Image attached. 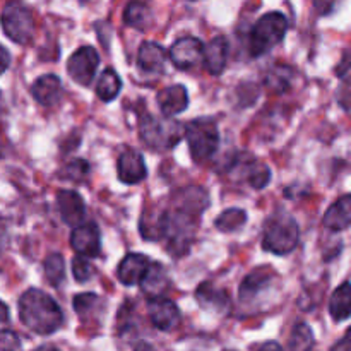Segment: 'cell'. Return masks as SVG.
Segmentation results:
<instances>
[{
	"label": "cell",
	"instance_id": "obj_15",
	"mask_svg": "<svg viewBox=\"0 0 351 351\" xmlns=\"http://www.w3.org/2000/svg\"><path fill=\"white\" fill-rule=\"evenodd\" d=\"M149 259L144 254H127L117 267V278L125 287L139 285L149 267Z\"/></svg>",
	"mask_w": 351,
	"mask_h": 351
},
{
	"label": "cell",
	"instance_id": "obj_11",
	"mask_svg": "<svg viewBox=\"0 0 351 351\" xmlns=\"http://www.w3.org/2000/svg\"><path fill=\"white\" fill-rule=\"evenodd\" d=\"M71 247L75 254L89 257H98L101 254V235L95 221H86L74 226L71 233Z\"/></svg>",
	"mask_w": 351,
	"mask_h": 351
},
{
	"label": "cell",
	"instance_id": "obj_39",
	"mask_svg": "<svg viewBox=\"0 0 351 351\" xmlns=\"http://www.w3.org/2000/svg\"><path fill=\"white\" fill-rule=\"evenodd\" d=\"M2 322L7 324L9 322V307L5 304H2Z\"/></svg>",
	"mask_w": 351,
	"mask_h": 351
},
{
	"label": "cell",
	"instance_id": "obj_36",
	"mask_svg": "<svg viewBox=\"0 0 351 351\" xmlns=\"http://www.w3.org/2000/svg\"><path fill=\"white\" fill-rule=\"evenodd\" d=\"M350 69H351V50H346L345 53H343L341 62H339V65L336 67V74H338L339 77H345L346 72H348Z\"/></svg>",
	"mask_w": 351,
	"mask_h": 351
},
{
	"label": "cell",
	"instance_id": "obj_25",
	"mask_svg": "<svg viewBox=\"0 0 351 351\" xmlns=\"http://www.w3.org/2000/svg\"><path fill=\"white\" fill-rule=\"evenodd\" d=\"M291 81H293V71L288 65L278 64L269 69L264 77V86L276 95H283L291 88Z\"/></svg>",
	"mask_w": 351,
	"mask_h": 351
},
{
	"label": "cell",
	"instance_id": "obj_2",
	"mask_svg": "<svg viewBox=\"0 0 351 351\" xmlns=\"http://www.w3.org/2000/svg\"><path fill=\"white\" fill-rule=\"evenodd\" d=\"M184 136L185 127L171 117L146 115L139 122L141 141L153 151L173 149Z\"/></svg>",
	"mask_w": 351,
	"mask_h": 351
},
{
	"label": "cell",
	"instance_id": "obj_13",
	"mask_svg": "<svg viewBox=\"0 0 351 351\" xmlns=\"http://www.w3.org/2000/svg\"><path fill=\"white\" fill-rule=\"evenodd\" d=\"M119 180L125 185H136L147 177V168L139 151L125 149L117 161Z\"/></svg>",
	"mask_w": 351,
	"mask_h": 351
},
{
	"label": "cell",
	"instance_id": "obj_29",
	"mask_svg": "<svg viewBox=\"0 0 351 351\" xmlns=\"http://www.w3.org/2000/svg\"><path fill=\"white\" fill-rule=\"evenodd\" d=\"M314 345H315V339H314V332H312L311 326L305 324V322H297L290 332L288 348L304 351V350L314 348Z\"/></svg>",
	"mask_w": 351,
	"mask_h": 351
},
{
	"label": "cell",
	"instance_id": "obj_10",
	"mask_svg": "<svg viewBox=\"0 0 351 351\" xmlns=\"http://www.w3.org/2000/svg\"><path fill=\"white\" fill-rule=\"evenodd\" d=\"M276 274L269 269V267H256L250 274L243 278L242 285H240V302L242 304H252V302L259 300L263 295L273 288Z\"/></svg>",
	"mask_w": 351,
	"mask_h": 351
},
{
	"label": "cell",
	"instance_id": "obj_20",
	"mask_svg": "<svg viewBox=\"0 0 351 351\" xmlns=\"http://www.w3.org/2000/svg\"><path fill=\"white\" fill-rule=\"evenodd\" d=\"M137 64L144 72L163 74L167 64V51L156 41H144L137 50Z\"/></svg>",
	"mask_w": 351,
	"mask_h": 351
},
{
	"label": "cell",
	"instance_id": "obj_23",
	"mask_svg": "<svg viewBox=\"0 0 351 351\" xmlns=\"http://www.w3.org/2000/svg\"><path fill=\"white\" fill-rule=\"evenodd\" d=\"M329 314L338 322L351 317V283L348 281L332 291L329 298Z\"/></svg>",
	"mask_w": 351,
	"mask_h": 351
},
{
	"label": "cell",
	"instance_id": "obj_27",
	"mask_svg": "<svg viewBox=\"0 0 351 351\" xmlns=\"http://www.w3.org/2000/svg\"><path fill=\"white\" fill-rule=\"evenodd\" d=\"M247 219H249V216H247L245 209L230 208V209H225V211L215 219V226L218 232L232 233L242 228V226L247 223Z\"/></svg>",
	"mask_w": 351,
	"mask_h": 351
},
{
	"label": "cell",
	"instance_id": "obj_3",
	"mask_svg": "<svg viewBox=\"0 0 351 351\" xmlns=\"http://www.w3.org/2000/svg\"><path fill=\"white\" fill-rule=\"evenodd\" d=\"M300 240V228L293 216L287 213H276L264 225L263 249L274 256H287L293 252Z\"/></svg>",
	"mask_w": 351,
	"mask_h": 351
},
{
	"label": "cell",
	"instance_id": "obj_14",
	"mask_svg": "<svg viewBox=\"0 0 351 351\" xmlns=\"http://www.w3.org/2000/svg\"><path fill=\"white\" fill-rule=\"evenodd\" d=\"M57 208L60 213V218L65 225L77 226L84 223L86 204L84 199L75 191H58L57 192Z\"/></svg>",
	"mask_w": 351,
	"mask_h": 351
},
{
	"label": "cell",
	"instance_id": "obj_9",
	"mask_svg": "<svg viewBox=\"0 0 351 351\" xmlns=\"http://www.w3.org/2000/svg\"><path fill=\"white\" fill-rule=\"evenodd\" d=\"M206 45L195 36H184L175 41L170 48V60L180 71L194 69L201 60H204Z\"/></svg>",
	"mask_w": 351,
	"mask_h": 351
},
{
	"label": "cell",
	"instance_id": "obj_17",
	"mask_svg": "<svg viewBox=\"0 0 351 351\" xmlns=\"http://www.w3.org/2000/svg\"><path fill=\"white\" fill-rule=\"evenodd\" d=\"M170 283L171 281L167 267L160 263H151L139 285L147 298H156L165 297V293L170 290Z\"/></svg>",
	"mask_w": 351,
	"mask_h": 351
},
{
	"label": "cell",
	"instance_id": "obj_21",
	"mask_svg": "<svg viewBox=\"0 0 351 351\" xmlns=\"http://www.w3.org/2000/svg\"><path fill=\"white\" fill-rule=\"evenodd\" d=\"M228 60V40L225 36H216L206 45L204 67L211 75L223 74Z\"/></svg>",
	"mask_w": 351,
	"mask_h": 351
},
{
	"label": "cell",
	"instance_id": "obj_30",
	"mask_svg": "<svg viewBox=\"0 0 351 351\" xmlns=\"http://www.w3.org/2000/svg\"><path fill=\"white\" fill-rule=\"evenodd\" d=\"M89 173V163L82 158H75V160L67 161L64 167L58 171V177L64 178V180L71 182H82Z\"/></svg>",
	"mask_w": 351,
	"mask_h": 351
},
{
	"label": "cell",
	"instance_id": "obj_7",
	"mask_svg": "<svg viewBox=\"0 0 351 351\" xmlns=\"http://www.w3.org/2000/svg\"><path fill=\"white\" fill-rule=\"evenodd\" d=\"M232 177H237L240 182H247L252 189L261 191L271 182V170L266 163L256 160L250 153H242L233 158L230 167Z\"/></svg>",
	"mask_w": 351,
	"mask_h": 351
},
{
	"label": "cell",
	"instance_id": "obj_18",
	"mask_svg": "<svg viewBox=\"0 0 351 351\" xmlns=\"http://www.w3.org/2000/svg\"><path fill=\"white\" fill-rule=\"evenodd\" d=\"M322 225L329 232H345L351 226V194L343 195L332 202L322 218Z\"/></svg>",
	"mask_w": 351,
	"mask_h": 351
},
{
	"label": "cell",
	"instance_id": "obj_33",
	"mask_svg": "<svg viewBox=\"0 0 351 351\" xmlns=\"http://www.w3.org/2000/svg\"><path fill=\"white\" fill-rule=\"evenodd\" d=\"M336 101L345 112H351V75H345L336 89Z\"/></svg>",
	"mask_w": 351,
	"mask_h": 351
},
{
	"label": "cell",
	"instance_id": "obj_5",
	"mask_svg": "<svg viewBox=\"0 0 351 351\" xmlns=\"http://www.w3.org/2000/svg\"><path fill=\"white\" fill-rule=\"evenodd\" d=\"M288 31V19L281 12H267L257 21L249 33V51L252 57L267 53L281 43Z\"/></svg>",
	"mask_w": 351,
	"mask_h": 351
},
{
	"label": "cell",
	"instance_id": "obj_35",
	"mask_svg": "<svg viewBox=\"0 0 351 351\" xmlns=\"http://www.w3.org/2000/svg\"><path fill=\"white\" fill-rule=\"evenodd\" d=\"M338 0H314V9L319 16H328L335 10Z\"/></svg>",
	"mask_w": 351,
	"mask_h": 351
},
{
	"label": "cell",
	"instance_id": "obj_6",
	"mask_svg": "<svg viewBox=\"0 0 351 351\" xmlns=\"http://www.w3.org/2000/svg\"><path fill=\"white\" fill-rule=\"evenodd\" d=\"M3 34L17 45H26L33 40L34 19L31 10L21 2H9L2 12Z\"/></svg>",
	"mask_w": 351,
	"mask_h": 351
},
{
	"label": "cell",
	"instance_id": "obj_34",
	"mask_svg": "<svg viewBox=\"0 0 351 351\" xmlns=\"http://www.w3.org/2000/svg\"><path fill=\"white\" fill-rule=\"evenodd\" d=\"M0 348L3 351L10 350H21L23 348V343H21L19 336L14 331H9V329H3L2 335H0Z\"/></svg>",
	"mask_w": 351,
	"mask_h": 351
},
{
	"label": "cell",
	"instance_id": "obj_40",
	"mask_svg": "<svg viewBox=\"0 0 351 351\" xmlns=\"http://www.w3.org/2000/svg\"><path fill=\"white\" fill-rule=\"evenodd\" d=\"M261 348H274V350H281V345H278V343H274V341H267V343H264V345H261Z\"/></svg>",
	"mask_w": 351,
	"mask_h": 351
},
{
	"label": "cell",
	"instance_id": "obj_32",
	"mask_svg": "<svg viewBox=\"0 0 351 351\" xmlns=\"http://www.w3.org/2000/svg\"><path fill=\"white\" fill-rule=\"evenodd\" d=\"M98 300L99 298L96 293H79L74 297L72 305H74L75 314H77L81 319H86L93 311H95Z\"/></svg>",
	"mask_w": 351,
	"mask_h": 351
},
{
	"label": "cell",
	"instance_id": "obj_24",
	"mask_svg": "<svg viewBox=\"0 0 351 351\" xmlns=\"http://www.w3.org/2000/svg\"><path fill=\"white\" fill-rule=\"evenodd\" d=\"M151 21H153L151 9L147 7V3L141 2V0H132L123 9V23L134 29L146 31L151 26Z\"/></svg>",
	"mask_w": 351,
	"mask_h": 351
},
{
	"label": "cell",
	"instance_id": "obj_4",
	"mask_svg": "<svg viewBox=\"0 0 351 351\" xmlns=\"http://www.w3.org/2000/svg\"><path fill=\"white\" fill-rule=\"evenodd\" d=\"M185 139L189 143V151L195 163H204L211 160L219 146L218 123L213 119L199 117L185 125Z\"/></svg>",
	"mask_w": 351,
	"mask_h": 351
},
{
	"label": "cell",
	"instance_id": "obj_8",
	"mask_svg": "<svg viewBox=\"0 0 351 351\" xmlns=\"http://www.w3.org/2000/svg\"><path fill=\"white\" fill-rule=\"evenodd\" d=\"M99 67V55L93 47L77 48L74 53L69 57L67 72L72 81L77 82L79 86H89L95 79L96 71Z\"/></svg>",
	"mask_w": 351,
	"mask_h": 351
},
{
	"label": "cell",
	"instance_id": "obj_1",
	"mask_svg": "<svg viewBox=\"0 0 351 351\" xmlns=\"http://www.w3.org/2000/svg\"><path fill=\"white\" fill-rule=\"evenodd\" d=\"M19 319L36 335L50 336L64 324V312L50 295L29 288L19 298Z\"/></svg>",
	"mask_w": 351,
	"mask_h": 351
},
{
	"label": "cell",
	"instance_id": "obj_22",
	"mask_svg": "<svg viewBox=\"0 0 351 351\" xmlns=\"http://www.w3.org/2000/svg\"><path fill=\"white\" fill-rule=\"evenodd\" d=\"M195 298L204 311L225 312L230 308L228 293L225 290L215 288L211 283H202L195 291Z\"/></svg>",
	"mask_w": 351,
	"mask_h": 351
},
{
	"label": "cell",
	"instance_id": "obj_26",
	"mask_svg": "<svg viewBox=\"0 0 351 351\" xmlns=\"http://www.w3.org/2000/svg\"><path fill=\"white\" fill-rule=\"evenodd\" d=\"M120 89H122L120 75L113 69H105L98 77V82H96V95H98V98L105 103L113 101L119 96Z\"/></svg>",
	"mask_w": 351,
	"mask_h": 351
},
{
	"label": "cell",
	"instance_id": "obj_19",
	"mask_svg": "<svg viewBox=\"0 0 351 351\" xmlns=\"http://www.w3.org/2000/svg\"><path fill=\"white\" fill-rule=\"evenodd\" d=\"M62 81L58 75L55 74H45L41 77H38L36 81L31 86V95L36 99L40 105L43 106H51L57 105L62 98Z\"/></svg>",
	"mask_w": 351,
	"mask_h": 351
},
{
	"label": "cell",
	"instance_id": "obj_37",
	"mask_svg": "<svg viewBox=\"0 0 351 351\" xmlns=\"http://www.w3.org/2000/svg\"><path fill=\"white\" fill-rule=\"evenodd\" d=\"M332 350H345V351H351V328L346 331L345 338L339 339L338 343H336L335 346H332Z\"/></svg>",
	"mask_w": 351,
	"mask_h": 351
},
{
	"label": "cell",
	"instance_id": "obj_16",
	"mask_svg": "<svg viewBox=\"0 0 351 351\" xmlns=\"http://www.w3.org/2000/svg\"><path fill=\"white\" fill-rule=\"evenodd\" d=\"M156 101L163 115L167 117L178 115V113L185 112V110L189 108L187 88L182 84L168 86V88L161 89V91L158 93Z\"/></svg>",
	"mask_w": 351,
	"mask_h": 351
},
{
	"label": "cell",
	"instance_id": "obj_28",
	"mask_svg": "<svg viewBox=\"0 0 351 351\" xmlns=\"http://www.w3.org/2000/svg\"><path fill=\"white\" fill-rule=\"evenodd\" d=\"M45 280L50 287H60L62 281L65 280V261L62 254H50L43 263Z\"/></svg>",
	"mask_w": 351,
	"mask_h": 351
},
{
	"label": "cell",
	"instance_id": "obj_31",
	"mask_svg": "<svg viewBox=\"0 0 351 351\" xmlns=\"http://www.w3.org/2000/svg\"><path fill=\"white\" fill-rule=\"evenodd\" d=\"M93 274H95V267L91 266L88 257L77 254V256L72 259V276H74V280L77 281V283H86V281L91 280Z\"/></svg>",
	"mask_w": 351,
	"mask_h": 351
},
{
	"label": "cell",
	"instance_id": "obj_38",
	"mask_svg": "<svg viewBox=\"0 0 351 351\" xmlns=\"http://www.w3.org/2000/svg\"><path fill=\"white\" fill-rule=\"evenodd\" d=\"M2 71L5 72L7 69H9V64H10V55H9V50L7 48H2Z\"/></svg>",
	"mask_w": 351,
	"mask_h": 351
},
{
	"label": "cell",
	"instance_id": "obj_12",
	"mask_svg": "<svg viewBox=\"0 0 351 351\" xmlns=\"http://www.w3.org/2000/svg\"><path fill=\"white\" fill-rule=\"evenodd\" d=\"M147 314H149L151 324H153L158 331H171V329L177 328V324L180 322V311H178V307L173 302L168 300V298L165 297L149 298Z\"/></svg>",
	"mask_w": 351,
	"mask_h": 351
}]
</instances>
